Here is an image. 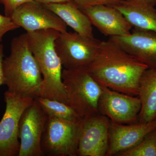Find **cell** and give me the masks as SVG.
<instances>
[{
	"mask_svg": "<svg viewBox=\"0 0 156 156\" xmlns=\"http://www.w3.org/2000/svg\"><path fill=\"white\" fill-rule=\"evenodd\" d=\"M148 68L108 40L101 41L96 57L88 69L101 86L127 95L138 96L140 80Z\"/></svg>",
	"mask_w": 156,
	"mask_h": 156,
	"instance_id": "1",
	"label": "cell"
},
{
	"mask_svg": "<svg viewBox=\"0 0 156 156\" xmlns=\"http://www.w3.org/2000/svg\"><path fill=\"white\" fill-rule=\"evenodd\" d=\"M3 70L8 91L34 98L39 96L43 76L27 33L12 39L10 54L3 60Z\"/></svg>",
	"mask_w": 156,
	"mask_h": 156,
	"instance_id": "2",
	"label": "cell"
},
{
	"mask_svg": "<svg viewBox=\"0 0 156 156\" xmlns=\"http://www.w3.org/2000/svg\"><path fill=\"white\" fill-rule=\"evenodd\" d=\"M61 33L54 29L27 32L29 44L38 63L43 80L39 96L67 104L62 83V65L55 47Z\"/></svg>",
	"mask_w": 156,
	"mask_h": 156,
	"instance_id": "3",
	"label": "cell"
},
{
	"mask_svg": "<svg viewBox=\"0 0 156 156\" xmlns=\"http://www.w3.org/2000/svg\"><path fill=\"white\" fill-rule=\"evenodd\" d=\"M68 105L82 118L99 113L98 102L102 92L87 68L65 69L62 74Z\"/></svg>",
	"mask_w": 156,
	"mask_h": 156,
	"instance_id": "4",
	"label": "cell"
},
{
	"mask_svg": "<svg viewBox=\"0 0 156 156\" xmlns=\"http://www.w3.org/2000/svg\"><path fill=\"white\" fill-rule=\"evenodd\" d=\"M81 122L48 117L41 139L44 156H77Z\"/></svg>",
	"mask_w": 156,
	"mask_h": 156,
	"instance_id": "5",
	"label": "cell"
},
{
	"mask_svg": "<svg viewBox=\"0 0 156 156\" xmlns=\"http://www.w3.org/2000/svg\"><path fill=\"white\" fill-rule=\"evenodd\" d=\"M35 98L7 90L4 94L5 113L0 121V156H18L20 148V121L24 110Z\"/></svg>",
	"mask_w": 156,
	"mask_h": 156,
	"instance_id": "6",
	"label": "cell"
},
{
	"mask_svg": "<svg viewBox=\"0 0 156 156\" xmlns=\"http://www.w3.org/2000/svg\"><path fill=\"white\" fill-rule=\"evenodd\" d=\"M100 42L95 37L66 31L56 39L55 47L66 69L88 68L96 57Z\"/></svg>",
	"mask_w": 156,
	"mask_h": 156,
	"instance_id": "7",
	"label": "cell"
},
{
	"mask_svg": "<svg viewBox=\"0 0 156 156\" xmlns=\"http://www.w3.org/2000/svg\"><path fill=\"white\" fill-rule=\"evenodd\" d=\"M48 116L36 98L23 113L19 126L20 148L18 156H44L41 139Z\"/></svg>",
	"mask_w": 156,
	"mask_h": 156,
	"instance_id": "8",
	"label": "cell"
},
{
	"mask_svg": "<svg viewBox=\"0 0 156 156\" xmlns=\"http://www.w3.org/2000/svg\"><path fill=\"white\" fill-rule=\"evenodd\" d=\"M101 86L102 92L98 102L99 113L119 124L138 122L141 105L138 96L127 95Z\"/></svg>",
	"mask_w": 156,
	"mask_h": 156,
	"instance_id": "9",
	"label": "cell"
},
{
	"mask_svg": "<svg viewBox=\"0 0 156 156\" xmlns=\"http://www.w3.org/2000/svg\"><path fill=\"white\" fill-rule=\"evenodd\" d=\"M110 120L100 113L83 118L77 156H105L108 150Z\"/></svg>",
	"mask_w": 156,
	"mask_h": 156,
	"instance_id": "10",
	"label": "cell"
},
{
	"mask_svg": "<svg viewBox=\"0 0 156 156\" xmlns=\"http://www.w3.org/2000/svg\"><path fill=\"white\" fill-rule=\"evenodd\" d=\"M11 18L16 25L27 32L46 29L55 30L61 33L67 31V25L60 17L34 1L20 6Z\"/></svg>",
	"mask_w": 156,
	"mask_h": 156,
	"instance_id": "11",
	"label": "cell"
},
{
	"mask_svg": "<svg viewBox=\"0 0 156 156\" xmlns=\"http://www.w3.org/2000/svg\"><path fill=\"white\" fill-rule=\"evenodd\" d=\"M109 40L148 68H156V32L134 28L129 35Z\"/></svg>",
	"mask_w": 156,
	"mask_h": 156,
	"instance_id": "12",
	"label": "cell"
},
{
	"mask_svg": "<svg viewBox=\"0 0 156 156\" xmlns=\"http://www.w3.org/2000/svg\"><path fill=\"white\" fill-rule=\"evenodd\" d=\"M156 129V118L149 122L131 124H119L110 121L106 156H115L119 153L134 147Z\"/></svg>",
	"mask_w": 156,
	"mask_h": 156,
	"instance_id": "13",
	"label": "cell"
},
{
	"mask_svg": "<svg viewBox=\"0 0 156 156\" xmlns=\"http://www.w3.org/2000/svg\"><path fill=\"white\" fill-rule=\"evenodd\" d=\"M90 22L106 36L130 34L132 26L114 6L100 5L82 9Z\"/></svg>",
	"mask_w": 156,
	"mask_h": 156,
	"instance_id": "14",
	"label": "cell"
},
{
	"mask_svg": "<svg viewBox=\"0 0 156 156\" xmlns=\"http://www.w3.org/2000/svg\"><path fill=\"white\" fill-rule=\"evenodd\" d=\"M132 27L156 32V9L145 0H123L114 6Z\"/></svg>",
	"mask_w": 156,
	"mask_h": 156,
	"instance_id": "15",
	"label": "cell"
},
{
	"mask_svg": "<svg viewBox=\"0 0 156 156\" xmlns=\"http://www.w3.org/2000/svg\"><path fill=\"white\" fill-rule=\"evenodd\" d=\"M63 22L83 36L94 38L92 23L85 13L72 1L44 5Z\"/></svg>",
	"mask_w": 156,
	"mask_h": 156,
	"instance_id": "16",
	"label": "cell"
},
{
	"mask_svg": "<svg viewBox=\"0 0 156 156\" xmlns=\"http://www.w3.org/2000/svg\"><path fill=\"white\" fill-rule=\"evenodd\" d=\"M138 97L141 109L138 122L147 123L156 118V68L146 70L140 80Z\"/></svg>",
	"mask_w": 156,
	"mask_h": 156,
	"instance_id": "17",
	"label": "cell"
},
{
	"mask_svg": "<svg viewBox=\"0 0 156 156\" xmlns=\"http://www.w3.org/2000/svg\"><path fill=\"white\" fill-rule=\"evenodd\" d=\"M36 98L48 117L75 122H80L83 119L74 109L67 104L41 96Z\"/></svg>",
	"mask_w": 156,
	"mask_h": 156,
	"instance_id": "18",
	"label": "cell"
},
{
	"mask_svg": "<svg viewBox=\"0 0 156 156\" xmlns=\"http://www.w3.org/2000/svg\"><path fill=\"white\" fill-rule=\"evenodd\" d=\"M119 156H156V129L151 131L138 144L117 154Z\"/></svg>",
	"mask_w": 156,
	"mask_h": 156,
	"instance_id": "19",
	"label": "cell"
},
{
	"mask_svg": "<svg viewBox=\"0 0 156 156\" xmlns=\"http://www.w3.org/2000/svg\"><path fill=\"white\" fill-rule=\"evenodd\" d=\"M81 10L90 6L103 5L115 6L123 0H72Z\"/></svg>",
	"mask_w": 156,
	"mask_h": 156,
	"instance_id": "20",
	"label": "cell"
},
{
	"mask_svg": "<svg viewBox=\"0 0 156 156\" xmlns=\"http://www.w3.org/2000/svg\"><path fill=\"white\" fill-rule=\"evenodd\" d=\"M33 1L34 0H0V3L4 6L5 15L11 17L20 6Z\"/></svg>",
	"mask_w": 156,
	"mask_h": 156,
	"instance_id": "21",
	"label": "cell"
},
{
	"mask_svg": "<svg viewBox=\"0 0 156 156\" xmlns=\"http://www.w3.org/2000/svg\"><path fill=\"white\" fill-rule=\"evenodd\" d=\"M19 28L11 17L0 14V42H2L3 37L7 33Z\"/></svg>",
	"mask_w": 156,
	"mask_h": 156,
	"instance_id": "22",
	"label": "cell"
},
{
	"mask_svg": "<svg viewBox=\"0 0 156 156\" xmlns=\"http://www.w3.org/2000/svg\"><path fill=\"white\" fill-rule=\"evenodd\" d=\"M4 46L0 42V86L5 85L3 70V62L4 60Z\"/></svg>",
	"mask_w": 156,
	"mask_h": 156,
	"instance_id": "23",
	"label": "cell"
},
{
	"mask_svg": "<svg viewBox=\"0 0 156 156\" xmlns=\"http://www.w3.org/2000/svg\"><path fill=\"white\" fill-rule=\"evenodd\" d=\"M37 2L41 3L43 5L53 4V3H59L70 2L72 0H34Z\"/></svg>",
	"mask_w": 156,
	"mask_h": 156,
	"instance_id": "24",
	"label": "cell"
},
{
	"mask_svg": "<svg viewBox=\"0 0 156 156\" xmlns=\"http://www.w3.org/2000/svg\"><path fill=\"white\" fill-rule=\"evenodd\" d=\"M147 2L154 6L156 5V0H145Z\"/></svg>",
	"mask_w": 156,
	"mask_h": 156,
	"instance_id": "25",
	"label": "cell"
}]
</instances>
